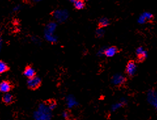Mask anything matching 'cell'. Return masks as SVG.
Returning a JSON list of instances; mask_svg holds the SVG:
<instances>
[{
    "label": "cell",
    "instance_id": "cell-1",
    "mask_svg": "<svg viewBox=\"0 0 157 120\" xmlns=\"http://www.w3.org/2000/svg\"><path fill=\"white\" fill-rule=\"evenodd\" d=\"M51 110L49 106L45 104H40L37 111L34 113V118L35 120H51Z\"/></svg>",
    "mask_w": 157,
    "mask_h": 120
},
{
    "label": "cell",
    "instance_id": "cell-2",
    "mask_svg": "<svg viewBox=\"0 0 157 120\" xmlns=\"http://www.w3.org/2000/svg\"><path fill=\"white\" fill-rule=\"evenodd\" d=\"M136 70H137V65L134 60H130L126 63L125 67L124 73L129 79H132L135 76Z\"/></svg>",
    "mask_w": 157,
    "mask_h": 120
},
{
    "label": "cell",
    "instance_id": "cell-3",
    "mask_svg": "<svg viewBox=\"0 0 157 120\" xmlns=\"http://www.w3.org/2000/svg\"><path fill=\"white\" fill-rule=\"evenodd\" d=\"M136 62L143 63L147 57V52L143 47H139L136 49Z\"/></svg>",
    "mask_w": 157,
    "mask_h": 120
},
{
    "label": "cell",
    "instance_id": "cell-4",
    "mask_svg": "<svg viewBox=\"0 0 157 120\" xmlns=\"http://www.w3.org/2000/svg\"><path fill=\"white\" fill-rule=\"evenodd\" d=\"M112 83L113 84L117 86V87H122L126 85L127 82V78L126 77L120 75V74H117L115 75L112 78Z\"/></svg>",
    "mask_w": 157,
    "mask_h": 120
},
{
    "label": "cell",
    "instance_id": "cell-5",
    "mask_svg": "<svg viewBox=\"0 0 157 120\" xmlns=\"http://www.w3.org/2000/svg\"><path fill=\"white\" fill-rule=\"evenodd\" d=\"M56 24L54 22H51L48 24L46 28V34H45V38L47 40L50 41L51 42H55V38L52 35V33L54 32V30L56 29Z\"/></svg>",
    "mask_w": 157,
    "mask_h": 120
},
{
    "label": "cell",
    "instance_id": "cell-6",
    "mask_svg": "<svg viewBox=\"0 0 157 120\" xmlns=\"http://www.w3.org/2000/svg\"><path fill=\"white\" fill-rule=\"evenodd\" d=\"M41 83V79L35 76L33 78H29L28 81H27L28 87L32 89H35L38 88L40 86Z\"/></svg>",
    "mask_w": 157,
    "mask_h": 120
},
{
    "label": "cell",
    "instance_id": "cell-7",
    "mask_svg": "<svg viewBox=\"0 0 157 120\" xmlns=\"http://www.w3.org/2000/svg\"><path fill=\"white\" fill-rule=\"evenodd\" d=\"M120 51L121 50H120V49L118 48L117 46H111L105 49L104 53L107 57H113L117 53H119Z\"/></svg>",
    "mask_w": 157,
    "mask_h": 120
},
{
    "label": "cell",
    "instance_id": "cell-8",
    "mask_svg": "<svg viewBox=\"0 0 157 120\" xmlns=\"http://www.w3.org/2000/svg\"><path fill=\"white\" fill-rule=\"evenodd\" d=\"M148 102L157 110V95L154 92H150L147 95Z\"/></svg>",
    "mask_w": 157,
    "mask_h": 120
},
{
    "label": "cell",
    "instance_id": "cell-9",
    "mask_svg": "<svg viewBox=\"0 0 157 120\" xmlns=\"http://www.w3.org/2000/svg\"><path fill=\"white\" fill-rule=\"evenodd\" d=\"M67 12L66 11L58 10L54 13V17L59 21H63L67 19Z\"/></svg>",
    "mask_w": 157,
    "mask_h": 120
},
{
    "label": "cell",
    "instance_id": "cell-10",
    "mask_svg": "<svg viewBox=\"0 0 157 120\" xmlns=\"http://www.w3.org/2000/svg\"><path fill=\"white\" fill-rule=\"evenodd\" d=\"M11 89V85L9 82L8 81H2L1 83H0V91L2 93H9Z\"/></svg>",
    "mask_w": 157,
    "mask_h": 120
},
{
    "label": "cell",
    "instance_id": "cell-11",
    "mask_svg": "<svg viewBox=\"0 0 157 120\" xmlns=\"http://www.w3.org/2000/svg\"><path fill=\"white\" fill-rule=\"evenodd\" d=\"M154 16L152 15L151 13H144L141 17V22L142 23H145V22H152L154 20Z\"/></svg>",
    "mask_w": 157,
    "mask_h": 120
},
{
    "label": "cell",
    "instance_id": "cell-12",
    "mask_svg": "<svg viewBox=\"0 0 157 120\" xmlns=\"http://www.w3.org/2000/svg\"><path fill=\"white\" fill-rule=\"evenodd\" d=\"M25 76H26L28 79L33 78L35 76V71L32 67L31 66H28L24 70V72Z\"/></svg>",
    "mask_w": 157,
    "mask_h": 120
},
{
    "label": "cell",
    "instance_id": "cell-13",
    "mask_svg": "<svg viewBox=\"0 0 157 120\" xmlns=\"http://www.w3.org/2000/svg\"><path fill=\"white\" fill-rule=\"evenodd\" d=\"M110 22L109 19H107V18H102V19L99 20L98 22L99 28H105V27H107L110 25Z\"/></svg>",
    "mask_w": 157,
    "mask_h": 120
},
{
    "label": "cell",
    "instance_id": "cell-14",
    "mask_svg": "<svg viewBox=\"0 0 157 120\" xmlns=\"http://www.w3.org/2000/svg\"><path fill=\"white\" fill-rule=\"evenodd\" d=\"M77 105L75 99L72 96H69L67 98V105L69 108H73Z\"/></svg>",
    "mask_w": 157,
    "mask_h": 120
},
{
    "label": "cell",
    "instance_id": "cell-15",
    "mask_svg": "<svg viewBox=\"0 0 157 120\" xmlns=\"http://www.w3.org/2000/svg\"><path fill=\"white\" fill-rule=\"evenodd\" d=\"M3 103H5V104H7V105H9V104H11V103H13V97L10 93H5L3 95Z\"/></svg>",
    "mask_w": 157,
    "mask_h": 120
},
{
    "label": "cell",
    "instance_id": "cell-16",
    "mask_svg": "<svg viewBox=\"0 0 157 120\" xmlns=\"http://www.w3.org/2000/svg\"><path fill=\"white\" fill-rule=\"evenodd\" d=\"M74 6L77 9H83L85 6V1L84 0H76V1L74 3Z\"/></svg>",
    "mask_w": 157,
    "mask_h": 120
},
{
    "label": "cell",
    "instance_id": "cell-17",
    "mask_svg": "<svg viewBox=\"0 0 157 120\" xmlns=\"http://www.w3.org/2000/svg\"><path fill=\"white\" fill-rule=\"evenodd\" d=\"M8 69L9 68L6 63L0 60V74L5 72L6 71H7Z\"/></svg>",
    "mask_w": 157,
    "mask_h": 120
},
{
    "label": "cell",
    "instance_id": "cell-18",
    "mask_svg": "<svg viewBox=\"0 0 157 120\" xmlns=\"http://www.w3.org/2000/svg\"><path fill=\"white\" fill-rule=\"evenodd\" d=\"M56 104L54 101H51L49 105V107L51 110L54 109V108H56Z\"/></svg>",
    "mask_w": 157,
    "mask_h": 120
},
{
    "label": "cell",
    "instance_id": "cell-19",
    "mask_svg": "<svg viewBox=\"0 0 157 120\" xmlns=\"http://www.w3.org/2000/svg\"><path fill=\"white\" fill-rule=\"evenodd\" d=\"M104 32L102 30V28H99L98 30L96 31V35L98 37H102L104 35Z\"/></svg>",
    "mask_w": 157,
    "mask_h": 120
},
{
    "label": "cell",
    "instance_id": "cell-20",
    "mask_svg": "<svg viewBox=\"0 0 157 120\" xmlns=\"http://www.w3.org/2000/svg\"><path fill=\"white\" fill-rule=\"evenodd\" d=\"M62 115H63V117H65V118H66V117H67V116H68L67 112H63V114H62Z\"/></svg>",
    "mask_w": 157,
    "mask_h": 120
},
{
    "label": "cell",
    "instance_id": "cell-21",
    "mask_svg": "<svg viewBox=\"0 0 157 120\" xmlns=\"http://www.w3.org/2000/svg\"><path fill=\"white\" fill-rule=\"evenodd\" d=\"M69 1H71V3H75V2L76 1V0H69Z\"/></svg>",
    "mask_w": 157,
    "mask_h": 120
},
{
    "label": "cell",
    "instance_id": "cell-22",
    "mask_svg": "<svg viewBox=\"0 0 157 120\" xmlns=\"http://www.w3.org/2000/svg\"><path fill=\"white\" fill-rule=\"evenodd\" d=\"M32 1H35V2H38V1H42V0H32Z\"/></svg>",
    "mask_w": 157,
    "mask_h": 120
},
{
    "label": "cell",
    "instance_id": "cell-23",
    "mask_svg": "<svg viewBox=\"0 0 157 120\" xmlns=\"http://www.w3.org/2000/svg\"><path fill=\"white\" fill-rule=\"evenodd\" d=\"M1 40L0 39V49H1Z\"/></svg>",
    "mask_w": 157,
    "mask_h": 120
},
{
    "label": "cell",
    "instance_id": "cell-24",
    "mask_svg": "<svg viewBox=\"0 0 157 120\" xmlns=\"http://www.w3.org/2000/svg\"><path fill=\"white\" fill-rule=\"evenodd\" d=\"M84 1H85V0H84ZM85 1H88V0H85Z\"/></svg>",
    "mask_w": 157,
    "mask_h": 120
}]
</instances>
